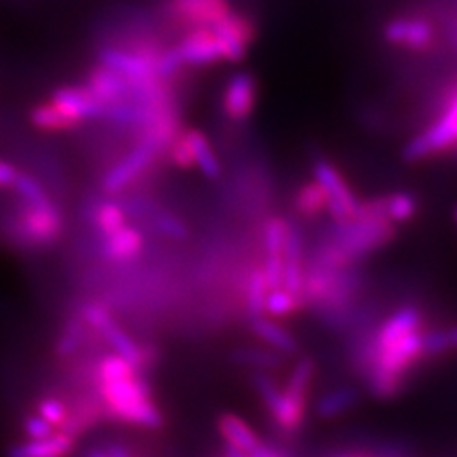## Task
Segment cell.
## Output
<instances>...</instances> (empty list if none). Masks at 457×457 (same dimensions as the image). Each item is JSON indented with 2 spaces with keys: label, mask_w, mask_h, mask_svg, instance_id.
Instances as JSON below:
<instances>
[{
  "label": "cell",
  "mask_w": 457,
  "mask_h": 457,
  "mask_svg": "<svg viewBox=\"0 0 457 457\" xmlns=\"http://www.w3.org/2000/svg\"><path fill=\"white\" fill-rule=\"evenodd\" d=\"M395 223L385 216L383 196L361 203L356 216L336 221L312 263L330 269L351 267L356 260L378 252L395 238Z\"/></svg>",
  "instance_id": "cell-1"
},
{
  "label": "cell",
  "mask_w": 457,
  "mask_h": 457,
  "mask_svg": "<svg viewBox=\"0 0 457 457\" xmlns=\"http://www.w3.org/2000/svg\"><path fill=\"white\" fill-rule=\"evenodd\" d=\"M96 391L105 418L112 421L141 428H161L164 425L162 410L154 403L151 385L141 374L96 381Z\"/></svg>",
  "instance_id": "cell-2"
},
{
  "label": "cell",
  "mask_w": 457,
  "mask_h": 457,
  "mask_svg": "<svg viewBox=\"0 0 457 457\" xmlns=\"http://www.w3.org/2000/svg\"><path fill=\"white\" fill-rule=\"evenodd\" d=\"M79 317L86 326H88L90 332H96L107 343V347L112 353L124 356V359L134 362L141 370L149 362V351L143 349L139 343L124 330L119 320L114 319V314L107 309V305L99 302L84 303L79 309Z\"/></svg>",
  "instance_id": "cell-3"
},
{
  "label": "cell",
  "mask_w": 457,
  "mask_h": 457,
  "mask_svg": "<svg viewBox=\"0 0 457 457\" xmlns=\"http://www.w3.org/2000/svg\"><path fill=\"white\" fill-rule=\"evenodd\" d=\"M16 227V233L25 245L46 248L62 237L63 216L52 200L42 204H23Z\"/></svg>",
  "instance_id": "cell-4"
},
{
  "label": "cell",
  "mask_w": 457,
  "mask_h": 457,
  "mask_svg": "<svg viewBox=\"0 0 457 457\" xmlns=\"http://www.w3.org/2000/svg\"><path fill=\"white\" fill-rule=\"evenodd\" d=\"M312 174L317 179L328 196V206L326 210L330 212V216L336 221L349 220L356 216V212L361 208V200L351 191L345 178H343L337 168L328 162L326 159H317L312 164Z\"/></svg>",
  "instance_id": "cell-5"
},
{
  "label": "cell",
  "mask_w": 457,
  "mask_h": 457,
  "mask_svg": "<svg viewBox=\"0 0 457 457\" xmlns=\"http://www.w3.org/2000/svg\"><path fill=\"white\" fill-rule=\"evenodd\" d=\"M161 151L162 149L156 145L151 137L141 136L139 143L130 153H128V156H124L119 164H114L104 176L102 179L104 191L109 195H117L124 191L128 185H132L143 171L153 164V161L159 156Z\"/></svg>",
  "instance_id": "cell-6"
},
{
  "label": "cell",
  "mask_w": 457,
  "mask_h": 457,
  "mask_svg": "<svg viewBox=\"0 0 457 457\" xmlns=\"http://www.w3.org/2000/svg\"><path fill=\"white\" fill-rule=\"evenodd\" d=\"M210 29L220 38L223 62L245 60L248 48L255 38V25L245 13L231 12L220 21L210 25Z\"/></svg>",
  "instance_id": "cell-7"
},
{
  "label": "cell",
  "mask_w": 457,
  "mask_h": 457,
  "mask_svg": "<svg viewBox=\"0 0 457 457\" xmlns=\"http://www.w3.org/2000/svg\"><path fill=\"white\" fill-rule=\"evenodd\" d=\"M290 223L284 218H269L263 227V248H265V262L262 265L263 275L267 278L269 290L280 288L282 275H284V246L286 237H288Z\"/></svg>",
  "instance_id": "cell-8"
},
{
  "label": "cell",
  "mask_w": 457,
  "mask_h": 457,
  "mask_svg": "<svg viewBox=\"0 0 457 457\" xmlns=\"http://www.w3.org/2000/svg\"><path fill=\"white\" fill-rule=\"evenodd\" d=\"M166 12L170 18L193 29L213 25L231 13L233 8L228 0H168Z\"/></svg>",
  "instance_id": "cell-9"
},
{
  "label": "cell",
  "mask_w": 457,
  "mask_h": 457,
  "mask_svg": "<svg viewBox=\"0 0 457 457\" xmlns=\"http://www.w3.org/2000/svg\"><path fill=\"white\" fill-rule=\"evenodd\" d=\"M383 37L395 46L423 52L435 45L436 31L425 18H396L385 25Z\"/></svg>",
  "instance_id": "cell-10"
},
{
  "label": "cell",
  "mask_w": 457,
  "mask_h": 457,
  "mask_svg": "<svg viewBox=\"0 0 457 457\" xmlns=\"http://www.w3.org/2000/svg\"><path fill=\"white\" fill-rule=\"evenodd\" d=\"M257 104V82L252 73L233 75L225 84L223 97H221V109L223 114L233 122L246 120L253 112Z\"/></svg>",
  "instance_id": "cell-11"
},
{
  "label": "cell",
  "mask_w": 457,
  "mask_h": 457,
  "mask_svg": "<svg viewBox=\"0 0 457 457\" xmlns=\"http://www.w3.org/2000/svg\"><path fill=\"white\" fill-rule=\"evenodd\" d=\"M52 104L80 122L105 117L109 107L99 102L86 86H62L54 92Z\"/></svg>",
  "instance_id": "cell-12"
},
{
  "label": "cell",
  "mask_w": 457,
  "mask_h": 457,
  "mask_svg": "<svg viewBox=\"0 0 457 457\" xmlns=\"http://www.w3.org/2000/svg\"><path fill=\"white\" fill-rule=\"evenodd\" d=\"M176 48L185 65H212L223 62L220 38L210 27H193Z\"/></svg>",
  "instance_id": "cell-13"
},
{
  "label": "cell",
  "mask_w": 457,
  "mask_h": 457,
  "mask_svg": "<svg viewBox=\"0 0 457 457\" xmlns=\"http://www.w3.org/2000/svg\"><path fill=\"white\" fill-rule=\"evenodd\" d=\"M305 248L303 235L295 225L290 223L288 237H286L284 246V275L282 288L290 290L303 297V280H305Z\"/></svg>",
  "instance_id": "cell-14"
},
{
  "label": "cell",
  "mask_w": 457,
  "mask_h": 457,
  "mask_svg": "<svg viewBox=\"0 0 457 457\" xmlns=\"http://www.w3.org/2000/svg\"><path fill=\"white\" fill-rule=\"evenodd\" d=\"M77 436L62 428L45 438H27L8 450V457H69L75 452Z\"/></svg>",
  "instance_id": "cell-15"
},
{
  "label": "cell",
  "mask_w": 457,
  "mask_h": 457,
  "mask_svg": "<svg viewBox=\"0 0 457 457\" xmlns=\"http://www.w3.org/2000/svg\"><path fill=\"white\" fill-rule=\"evenodd\" d=\"M84 86L105 105L122 102L128 92H130V84H128L124 75L102 63L90 69Z\"/></svg>",
  "instance_id": "cell-16"
},
{
  "label": "cell",
  "mask_w": 457,
  "mask_h": 457,
  "mask_svg": "<svg viewBox=\"0 0 457 457\" xmlns=\"http://www.w3.org/2000/svg\"><path fill=\"white\" fill-rule=\"evenodd\" d=\"M423 317L420 309L416 307H403L383 322V326L378 330L376 339L370 343L374 349H387L395 345L396 341L404 339L406 336L421 330Z\"/></svg>",
  "instance_id": "cell-17"
},
{
  "label": "cell",
  "mask_w": 457,
  "mask_h": 457,
  "mask_svg": "<svg viewBox=\"0 0 457 457\" xmlns=\"http://www.w3.org/2000/svg\"><path fill=\"white\" fill-rule=\"evenodd\" d=\"M143 246H145V238H143L139 228L132 225H124L119 231L104 237L102 255L107 262L112 263H128L136 260L143 252Z\"/></svg>",
  "instance_id": "cell-18"
},
{
  "label": "cell",
  "mask_w": 457,
  "mask_h": 457,
  "mask_svg": "<svg viewBox=\"0 0 457 457\" xmlns=\"http://www.w3.org/2000/svg\"><path fill=\"white\" fill-rule=\"evenodd\" d=\"M218 433L223 438L225 446L240 450L245 453H252L257 446L262 445L260 435L255 428L245 420L237 416L233 411H225L218 418Z\"/></svg>",
  "instance_id": "cell-19"
},
{
  "label": "cell",
  "mask_w": 457,
  "mask_h": 457,
  "mask_svg": "<svg viewBox=\"0 0 457 457\" xmlns=\"http://www.w3.org/2000/svg\"><path fill=\"white\" fill-rule=\"evenodd\" d=\"M250 330L257 339L265 343V347L284 356L294 354L297 351V339L290 334V330H286L280 322L267 317V314L250 319Z\"/></svg>",
  "instance_id": "cell-20"
},
{
  "label": "cell",
  "mask_w": 457,
  "mask_h": 457,
  "mask_svg": "<svg viewBox=\"0 0 457 457\" xmlns=\"http://www.w3.org/2000/svg\"><path fill=\"white\" fill-rule=\"evenodd\" d=\"M359 391H354L353 387H336L317 400L314 411L320 420H336L359 404Z\"/></svg>",
  "instance_id": "cell-21"
},
{
  "label": "cell",
  "mask_w": 457,
  "mask_h": 457,
  "mask_svg": "<svg viewBox=\"0 0 457 457\" xmlns=\"http://www.w3.org/2000/svg\"><path fill=\"white\" fill-rule=\"evenodd\" d=\"M29 120L42 132H65L73 130V128L80 124V120L69 117V114L57 109L52 102L37 105L31 114H29Z\"/></svg>",
  "instance_id": "cell-22"
},
{
  "label": "cell",
  "mask_w": 457,
  "mask_h": 457,
  "mask_svg": "<svg viewBox=\"0 0 457 457\" xmlns=\"http://www.w3.org/2000/svg\"><path fill=\"white\" fill-rule=\"evenodd\" d=\"M185 136H187V139L191 143L195 162L200 168V171H203L208 179H218L221 176V164L218 161L216 153H213L208 137L200 130H196V128H189V130H185Z\"/></svg>",
  "instance_id": "cell-23"
},
{
  "label": "cell",
  "mask_w": 457,
  "mask_h": 457,
  "mask_svg": "<svg viewBox=\"0 0 457 457\" xmlns=\"http://www.w3.org/2000/svg\"><path fill=\"white\" fill-rule=\"evenodd\" d=\"M328 206V196L322 185L312 179L309 183H303L302 187L297 189L295 196H294V208L303 218H317L326 210Z\"/></svg>",
  "instance_id": "cell-24"
},
{
  "label": "cell",
  "mask_w": 457,
  "mask_h": 457,
  "mask_svg": "<svg viewBox=\"0 0 457 457\" xmlns=\"http://www.w3.org/2000/svg\"><path fill=\"white\" fill-rule=\"evenodd\" d=\"M305 307V299L302 295H297L286 288H275L269 290L265 297V305H263V314L270 319H286L292 317L297 311H302Z\"/></svg>",
  "instance_id": "cell-25"
},
{
  "label": "cell",
  "mask_w": 457,
  "mask_h": 457,
  "mask_svg": "<svg viewBox=\"0 0 457 457\" xmlns=\"http://www.w3.org/2000/svg\"><path fill=\"white\" fill-rule=\"evenodd\" d=\"M267 292H269V284L263 275V269L262 267L252 269L245 284V307L250 319L262 317L263 314Z\"/></svg>",
  "instance_id": "cell-26"
},
{
  "label": "cell",
  "mask_w": 457,
  "mask_h": 457,
  "mask_svg": "<svg viewBox=\"0 0 457 457\" xmlns=\"http://www.w3.org/2000/svg\"><path fill=\"white\" fill-rule=\"evenodd\" d=\"M231 361L238 366L253 368L255 371H263L270 368H278L284 361V354L273 351V349H260V347H250V349H237L231 354Z\"/></svg>",
  "instance_id": "cell-27"
},
{
  "label": "cell",
  "mask_w": 457,
  "mask_h": 457,
  "mask_svg": "<svg viewBox=\"0 0 457 457\" xmlns=\"http://www.w3.org/2000/svg\"><path fill=\"white\" fill-rule=\"evenodd\" d=\"M88 332H90L88 326L82 322L79 314L73 319H69L67 324L63 326L60 337L55 341V354L62 356V359H69V356L79 353Z\"/></svg>",
  "instance_id": "cell-28"
},
{
  "label": "cell",
  "mask_w": 457,
  "mask_h": 457,
  "mask_svg": "<svg viewBox=\"0 0 457 457\" xmlns=\"http://www.w3.org/2000/svg\"><path fill=\"white\" fill-rule=\"evenodd\" d=\"M136 374H141V368L117 353H109V354L102 356L94 368L96 381L119 379V378H128V376H136Z\"/></svg>",
  "instance_id": "cell-29"
},
{
  "label": "cell",
  "mask_w": 457,
  "mask_h": 457,
  "mask_svg": "<svg viewBox=\"0 0 457 457\" xmlns=\"http://www.w3.org/2000/svg\"><path fill=\"white\" fill-rule=\"evenodd\" d=\"M314 371H317V366L311 359H302L299 361L288 376V381L284 383V391L290 393L292 396H297L302 400H307L309 403V391L314 379Z\"/></svg>",
  "instance_id": "cell-30"
},
{
  "label": "cell",
  "mask_w": 457,
  "mask_h": 457,
  "mask_svg": "<svg viewBox=\"0 0 457 457\" xmlns=\"http://www.w3.org/2000/svg\"><path fill=\"white\" fill-rule=\"evenodd\" d=\"M383 210L393 223H406L418 213V198L410 193H393L383 196Z\"/></svg>",
  "instance_id": "cell-31"
},
{
  "label": "cell",
  "mask_w": 457,
  "mask_h": 457,
  "mask_svg": "<svg viewBox=\"0 0 457 457\" xmlns=\"http://www.w3.org/2000/svg\"><path fill=\"white\" fill-rule=\"evenodd\" d=\"M94 227L102 237H109L111 233L119 231L126 225V212L117 203H102L94 210Z\"/></svg>",
  "instance_id": "cell-32"
},
{
  "label": "cell",
  "mask_w": 457,
  "mask_h": 457,
  "mask_svg": "<svg viewBox=\"0 0 457 457\" xmlns=\"http://www.w3.org/2000/svg\"><path fill=\"white\" fill-rule=\"evenodd\" d=\"M37 413L40 418H45L54 428H63V425L69 420L71 408L67 406L65 400L57 396H46L37 404Z\"/></svg>",
  "instance_id": "cell-33"
},
{
  "label": "cell",
  "mask_w": 457,
  "mask_h": 457,
  "mask_svg": "<svg viewBox=\"0 0 457 457\" xmlns=\"http://www.w3.org/2000/svg\"><path fill=\"white\" fill-rule=\"evenodd\" d=\"M425 354H440L450 349H457V326L452 330H435L423 336Z\"/></svg>",
  "instance_id": "cell-34"
},
{
  "label": "cell",
  "mask_w": 457,
  "mask_h": 457,
  "mask_svg": "<svg viewBox=\"0 0 457 457\" xmlns=\"http://www.w3.org/2000/svg\"><path fill=\"white\" fill-rule=\"evenodd\" d=\"M168 154H170L171 164L178 166L179 170H191L196 166L191 143L187 136H185V132L178 134L174 139H171V143L168 145Z\"/></svg>",
  "instance_id": "cell-35"
},
{
  "label": "cell",
  "mask_w": 457,
  "mask_h": 457,
  "mask_svg": "<svg viewBox=\"0 0 457 457\" xmlns=\"http://www.w3.org/2000/svg\"><path fill=\"white\" fill-rule=\"evenodd\" d=\"M13 189H16L18 195L21 196L23 204H42L46 203V200H50L46 191L42 189V185L33 176L21 174V171L16 179V185H13Z\"/></svg>",
  "instance_id": "cell-36"
},
{
  "label": "cell",
  "mask_w": 457,
  "mask_h": 457,
  "mask_svg": "<svg viewBox=\"0 0 457 457\" xmlns=\"http://www.w3.org/2000/svg\"><path fill=\"white\" fill-rule=\"evenodd\" d=\"M183 65L185 63L176 46L170 50H161L159 57H156V77L161 80H168L171 77H176Z\"/></svg>",
  "instance_id": "cell-37"
},
{
  "label": "cell",
  "mask_w": 457,
  "mask_h": 457,
  "mask_svg": "<svg viewBox=\"0 0 457 457\" xmlns=\"http://www.w3.org/2000/svg\"><path fill=\"white\" fill-rule=\"evenodd\" d=\"M154 228L156 233H161L162 237L171 240L187 238V227H185V223L179 221L176 216H170V213H159V216H154Z\"/></svg>",
  "instance_id": "cell-38"
},
{
  "label": "cell",
  "mask_w": 457,
  "mask_h": 457,
  "mask_svg": "<svg viewBox=\"0 0 457 457\" xmlns=\"http://www.w3.org/2000/svg\"><path fill=\"white\" fill-rule=\"evenodd\" d=\"M438 119L450 128V132L457 139V86H453V88L446 94L445 104L440 107Z\"/></svg>",
  "instance_id": "cell-39"
},
{
  "label": "cell",
  "mask_w": 457,
  "mask_h": 457,
  "mask_svg": "<svg viewBox=\"0 0 457 457\" xmlns=\"http://www.w3.org/2000/svg\"><path fill=\"white\" fill-rule=\"evenodd\" d=\"M55 431L57 428H54L45 418H40L38 413H33V416H27L23 420V433L27 438H45Z\"/></svg>",
  "instance_id": "cell-40"
},
{
  "label": "cell",
  "mask_w": 457,
  "mask_h": 457,
  "mask_svg": "<svg viewBox=\"0 0 457 457\" xmlns=\"http://www.w3.org/2000/svg\"><path fill=\"white\" fill-rule=\"evenodd\" d=\"M18 176L20 171L16 166L6 161H0V189H13Z\"/></svg>",
  "instance_id": "cell-41"
},
{
  "label": "cell",
  "mask_w": 457,
  "mask_h": 457,
  "mask_svg": "<svg viewBox=\"0 0 457 457\" xmlns=\"http://www.w3.org/2000/svg\"><path fill=\"white\" fill-rule=\"evenodd\" d=\"M250 457H282L275 448H270V446H267L265 442H262L260 446H257L252 453H248Z\"/></svg>",
  "instance_id": "cell-42"
},
{
  "label": "cell",
  "mask_w": 457,
  "mask_h": 457,
  "mask_svg": "<svg viewBox=\"0 0 457 457\" xmlns=\"http://www.w3.org/2000/svg\"><path fill=\"white\" fill-rule=\"evenodd\" d=\"M223 457H250V455L245 453V452H240V450L225 446V448H223Z\"/></svg>",
  "instance_id": "cell-43"
},
{
  "label": "cell",
  "mask_w": 457,
  "mask_h": 457,
  "mask_svg": "<svg viewBox=\"0 0 457 457\" xmlns=\"http://www.w3.org/2000/svg\"><path fill=\"white\" fill-rule=\"evenodd\" d=\"M88 457H107L105 448H96V450H92V452L88 453Z\"/></svg>",
  "instance_id": "cell-44"
},
{
  "label": "cell",
  "mask_w": 457,
  "mask_h": 457,
  "mask_svg": "<svg viewBox=\"0 0 457 457\" xmlns=\"http://www.w3.org/2000/svg\"><path fill=\"white\" fill-rule=\"evenodd\" d=\"M453 37H455V42H457V20H455V25H453Z\"/></svg>",
  "instance_id": "cell-45"
},
{
  "label": "cell",
  "mask_w": 457,
  "mask_h": 457,
  "mask_svg": "<svg viewBox=\"0 0 457 457\" xmlns=\"http://www.w3.org/2000/svg\"><path fill=\"white\" fill-rule=\"evenodd\" d=\"M453 220H455V223H457V206L453 208Z\"/></svg>",
  "instance_id": "cell-46"
}]
</instances>
